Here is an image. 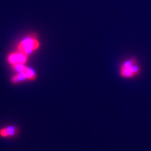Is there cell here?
I'll return each mask as SVG.
<instances>
[{
	"label": "cell",
	"instance_id": "277c9868",
	"mask_svg": "<svg viewBox=\"0 0 151 151\" xmlns=\"http://www.w3.org/2000/svg\"><path fill=\"white\" fill-rule=\"evenodd\" d=\"M27 74L28 76V79L29 80H32V81H34L37 78V75L36 73L34 72V70L27 67H25L24 69L22 71Z\"/></svg>",
	"mask_w": 151,
	"mask_h": 151
},
{
	"label": "cell",
	"instance_id": "ba28073f",
	"mask_svg": "<svg viewBox=\"0 0 151 151\" xmlns=\"http://www.w3.org/2000/svg\"><path fill=\"white\" fill-rule=\"evenodd\" d=\"M130 69H131L132 73L134 74L135 76L138 75L140 73V68L139 65H138L137 63L132 65Z\"/></svg>",
	"mask_w": 151,
	"mask_h": 151
},
{
	"label": "cell",
	"instance_id": "52a82bcc",
	"mask_svg": "<svg viewBox=\"0 0 151 151\" xmlns=\"http://www.w3.org/2000/svg\"><path fill=\"white\" fill-rule=\"evenodd\" d=\"M120 74L122 77L127 78H133L135 76L134 74L132 73L130 69H120Z\"/></svg>",
	"mask_w": 151,
	"mask_h": 151
},
{
	"label": "cell",
	"instance_id": "8992f818",
	"mask_svg": "<svg viewBox=\"0 0 151 151\" xmlns=\"http://www.w3.org/2000/svg\"><path fill=\"white\" fill-rule=\"evenodd\" d=\"M137 63V60L135 58H132L126 60L125 63H123L120 66V69H130L132 65Z\"/></svg>",
	"mask_w": 151,
	"mask_h": 151
},
{
	"label": "cell",
	"instance_id": "3957f363",
	"mask_svg": "<svg viewBox=\"0 0 151 151\" xmlns=\"http://www.w3.org/2000/svg\"><path fill=\"white\" fill-rule=\"evenodd\" d=\"M18 132V129L15 127H9L6 129H3L0 130V135L3 137H6L15 135Z\"/></svg>",
	"mask_w": 151,
	"mask_h": 151
},
{
	"label": "cell",
	"instance_id": "7a4b0ae2",
	"mask_svg": "<svg viewBox=\"0 0 151 151\" xmlns=\"http://www.w3.org/2000/svg\"><path fill=\"white\" fill-rule=\"evenodd\" d=\"M27 56L21 52L11 54L8 56V62L12 65L15 64H25L27 61Z\"/></svg>",
	"mask_w": 151,
	"mask_h": 151
},
{
	"label": "cell",
	"instance_id": "6da1fadb",
	"mask_svg": "<svg viewBox=\"0 0 151 151\" xmlns=\"http://www.w3.org/2000/svg\"><path fill=\"white\" fill-rule=\"evenodd\" d=\"M40 43L39 40L34 37H28L23 40L18 45V50L19 52L26 54H30L32 52L39 49Z\"/></svg>",
	"mask_w": 151,
	"mask_h": 151
},
{
	"label": "cell",
	"instance_id": "5b68a950",
	"mask_svg": "<svg viewBox=\"0 0 151 151\" xmlns=\"http://www.w3.org/2000/svg\"><path fill=\"white\" fill-rule=\"evenodd\" d=\"M25 79H28L27 74L21 72L19 74L15 75V76H13L12 79V81L13 83H17L18 82L22 81L23 80H25Z\"/></svg>",
	"mask_w": 151,
	"mask_h": 151
}]
</instances>
